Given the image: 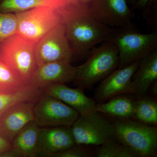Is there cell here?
I'll use <instances>...</instances> for the list:
<instances>
[{"label":"cell","instance_id":"cell-1","mask_svg":"<svg viewBox=\"0 0 157 157\" xmlns=\"http://www.w3.org/2000/svg\"><path fill=\"white\" fill-rule=\"evenodd\" d=\"M90 2L67 1L59 7V13L64 25L73 59L86 58L90 51L98 44L108 41L113 28L95 19Z\"/></svg>","mask_w":157,"mask_h":157},{"label":"cell","instance_id":"cell-5","mask_svg":"<svg viewBox=\"0 0 157 157\" xmlns=\"http://www.w3.org/2000/svg\"><path fill=\"white\" fill-rule=\"evenodd\" d=\"M115 137L138 157H156L157 128L133 119L111 120Z\"/></svg>","mask_w":157,"mask_h":157},{"label":"cell","instance_id":"cell-28","mask_svg":"<svg viewBox=\"0 0 157 157\" xmlns=\"http://www.w3.org/2000/svg\"><path fill=\"white\" fill-rule=\"evenodd\" d=\"M68 1H75V0H68ZM78 1H87V2H90V0H78Z\"/></svg>","mask_w":157,"mask_h":157},{"label":"cell","instance_id":"cell-11","mask_svg":"<svg viewBox=\"0 0 157 157\" xmlns=\"http://www.w3.org/2000/svg\"><path fill=\"white\" fill-rule=\"evenodd\" d=\"M140 60L124 67L118 68L103 79L95 91L94 100L96 103L106 102L119 95L133 94L132 78Z\"/></svg>","mask_w":157,"mask_h":157},{"label":"cell","instance_id":"cell-12","mask_svg":"<svg viewBox=\"0 0 157 157\" xmlns=\"http://www.w3.org/2000/svg\"><path fill=\"white\" fill-rule=\"evenodd\" d=\"M35 103L21 101L7 108L0 116V137L11 142L23 128L34 121Z\"/></svg>","mask_w":157,"mask_h":157},{"label":"cell","instance_id":"cell-21","mask_svg":"<svg viewBox=\"0 0 157 157\" xmlns=\"http://www.w3.org/2000/svg\"><path fill=\"white\" fill-rule=\"evenodd\" d=\"M142 123L155 126L157 124V102L146 95L137 98L134 119Z\"/></svg>","mask_w":157,"mask_h":157},{"label":"cell","instance_id":"cell-22","mask_svg":"<svg viewBox=\"0 0 157 157\" xmlns=\"http://www.w3.org/2000/svg\"><path fill=\"white\" fill-rule=\"evenodd\" d=\"M42 90L30 85L17 93L0 94V116L7 108L21 101L36 102L42 94Z\"/></svg>","mask_w":157,"mask_h":157},{"label":"cell","instance_id":"cell-3","mask_svg":"<svg viewBox=\"0 0 157 157\" xmlns=\"http://www.w3.org/2000/svg\"><path fill=\"white\" fill-rule=\"evenodd\" d=\"M108 41L117 46L119 52L118 68L140 60L157 48V33L138 32L135 27L113 28Z\"/></svg>","mask_w":157,"mask_h":157},{"label":"cell","instance_id":"cell-9","mask_svg":"<svg viewBox=\"0 0 157 157\" xmlns=\"http://www.w3.org/2000/svg\"><path fill=\"white\" fill-rule=\"evenodd\" d=\"M36 55L38 65L60 61H72L73 52L62 21L37 42Z\"/></svg>","mask_w":157,"mask_h":157},{"label":"cell","instance_id":"cell-20","mask_svg":"<svg viewBox=\"0 0 157 157\" xmlns=\"http://www.w3.org/2000/svg\"><path fill=\"white\" fill-rule=\"evenodd\" d=\"M28 86L14 70L0 58V94H14Z\"/></svg>","mask_w":157,"mask_h":157},{"label":"cell","instance_id":"cell-16","mask_svg":"<svg viewBox=\"0 0 157 157\" xmlns=\"http://www.w3.org/2000/svg\"><path fill=\"white\" fill-rule=\"evenodd\" d=\"M34 121L28 124L11 141V147L0 157H38L37 145L40 128Z\"/></svg>","mask_w":157,"mask_h":157},{"label":"cell","instance_id":"cell-4","mask_svg":"<svg viewBox=\"0 0 157 157\" xmlns=\"http://www.w3.org/2000/svg\"><path fill=\"white\" fill-rule=\"evenodd\" d=\"M36 45L17 34L0 42V58L29 86L38 67Z\"/></svg>","mask_w":157,"mask_h":157},{"label":"cell","instance_id":"cell-10","mask_svg":"<svg viewBox=\"0 0 157 157\" xmlns=\"http://www.w3.org/2000/svg\"><path fill=\"white\" fill-rule=\"evenodd\" d=\"M90 2L93 16L101 23L111 28L135 26L126 0H90Z\"/></svg>","mask_w":157,"mask_h":157},{"label":"cell","instance_id":"cell-26","mask_svg":"<svg viewBox=\"0 0 157 157\" xmlns=\"http://www.w3.org/2000/svg\"><path fill=\"white\" fill-rule=\"evenodd\" d=\"M11 143L5 138L0 137V154L11 148Z\"/></svg>","mask_w":157,"mask_h":157},{"label":"cell","instance_id":"cell-19","mask_svg":"<svg viewBox=\"0 0 157 157\" xmlns=\"http://www.w3.org/2000/svg\"><path fill=\"white\" fill-rule=\"evenodd\" d=\"M66 0H0V11L16 13L40 7L58 9Z\"/></svg>","mask_w":157,"mask_h":157},{"label":"cell","instance_id":"cell-23","mask_svg":"<svg viewBox=\"0 0 157 157\" xmlns=\"http://www.w3.org/2000/svg\"><path fill=\"white\" fill-rule=\"evenodd\" d=\"M97 157H138V155L116 137L111 138L100 145L96 151Z\"/></svg>","mask_w":157,"mask_h":157},{"label":"cell","instance_id":"cell-6","mask_svg":"<svg viewBox=\"0 0 157 157\" xmlns=\"http://www.w3.org/2000/svg\"><path fill=\"white\" fill-rule=\"evenodd\" d=\"M76 144L100 146L115 137L112 121L98 111L79 115L71 127Z\"/></svg>","mask_w":157,"mask_h":157},{"label":"cell","instance_id":"cell-24","mask_svg":"<svg viewBox=\"0 0 157 157\" xmlns=\"http://www.w3.org/2000/svg\"><path fill=\"white\" fill-rule=\"evenodd\" d=\"M17 22L15 13L0 11V42L16 34Z\"/></svg>","mask_w":157,"mask_h":157},{"label":"cell","instance_id":"cell-2","mask_svg":"<svg viewBox=\"0 0 157 157\" xmlns=\"http://www.w3.org/2000/svg\"><path fill=\"white\" fill-rule=\"evenodd\" d=\"M90 51L86 61L77 67L73 82L78 88L91 90L118 67L117 46L111 41H105Z\"/></svg>","mask_w":157,"mask_h":157},{"label":"cell","instance_id":"cell-25","mask_svg":"<svg viewBox=\"0 0 157 157\" xmlns=\"http://www.w3.org/2000/svg\"><path fill=\"white\" fill-rule=\"evenodd\" d=\"M95 153L91 145L76 144L55 155L53 157H90L94 156Z\"/></svg>","mask_w":157,"mask_h":157},{"label":"cell","instance_id":"cell-15","mask_svg":"<svg viewBox=\"0 0 157 157\" xmlns=\"http://www.w3.org/2000/svg\"><path fill=\"white\" fill-rule=\"evenodd\" d=\"M41 90L43 93L57 98L72 107L80 115H85L96 110L95 101L87 97L84 90L78 87L72 88L65 83H56Z\"/></svg>","mask_w":157,"mask_h":157},{"label":"cell","instance_id":"cell-8","mask_svg":"<svg viewBox=\"0 0 157 157\" xmlns=\"http://www.w3.org/2000/svg\"><path fill=\"white\" fill-rule=\"evenodd\" d=\"M34 115L39 127H71L80 115L63 101L42 92L34 105Z\"/></svg>","mask_w":157,"mask_h":157},{"label":"cell","instance_id":"cell-13","mask_svg":"<svg viewBox=\"0 0 157 157\" xmlns=\"http://www.w3.org/2000/svg\"><path fill=\"white\" fill-rule=\"evenodd\" d=\"M76 144L71 127L40 128L37 145L38 157H53Z\"/></svg>","mask_w":157,"mask_h":157},{"label":"cell","instance_id":"cell-18","mask_svg":"<svg viewBox=\"0 0 157 157\" xmlns=\"http://www.w3.org/2000/svg\"><path fill=\"white\" fill-rule=\"evenodd\" d=\"M135 105L136 100L119 95L106 102L97 103L96 110L111 120L134 119Z\"/></svg>","mask_w":157,"mask_h":157},{"label":"cell","instance_id":"cell-14","mask_svg":"<svg viewBox=\"0 0 157 157\" xmlns=\"http://www.w3.org/2000/svg\"><path fill=\"white\" fill-rule=\"evenodd\" d=\"M77 67L69 61H60L38 65L31 85L42 89L51 84L73 82Z\"/></svg>","mask_w":157,"mask_h":157},{"label":"cell","instance_id":"cell-27","mask_svg":"<svg viewBox=\"0 0 157 157\" xmlns=\"http://www.w3.org/2000/svg\"><path fill=\"white\" fill-rule=\"evenodd\" d=\"M150 89L151 92L152 94L155 97H156L157 96V80L154 82L152 84L149 88V89Z\"/></svg>","mask_w":157,"mask_h":157},{"label":"cell","instance_id":"cell-29","mask_svg":"<svg viewBox=\"0 0 157 157\" xmlns=\"http://www.w3.org/2000/svg\"><path fill=\"white\" fill-rule=\"evenodd\" d=\"M131 1H132V2H134V1H135V0H131Z\"/></svg>","mask_w":157,"mask_h":157},{"label":"cell","instance_id":"cell-17","mask_svg":"<svg viewBox=\"0 0 157 157\" xmlns=\"http://www.w3.org/2000/svg\"><path fill=\"white\" fill-rule=\"evenodd\" d=\"M157 80V49L140 60L132 78L133 94L137 98L146 95L149 88Z\"/></svg>","mask_w":157,"mask_h":157},{"label":"cell","instance_id":"cell-7","mask_svg":"<svg viewBox=\"0 0 157 157\" xmlns=\"http://www.w3.org/2000/svg\"><path fill=\"white\" fill-rule=\"evenodd\" d=\"M15 14L16 34L36 43L61 22L58 9L52 7H38Z\"/></svg>","mask_w":157,"mask_h":157}]
</instances>
